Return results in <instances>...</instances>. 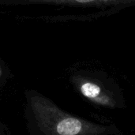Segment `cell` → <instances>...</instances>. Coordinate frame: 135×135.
<instances>
[{"mask_svg": "<svg viewBox=\"0 0 135 135\" xmlns=\"http://www.w3.org/2000/svg\"><path fill=\"white\" fill-rule=\"evenodd\" d=\"M73 80L81 96L93 104L112 109L124 107L122 91L109 78L93 74H81L75 76Z\"/></svg>", "mask_w": 135, "mask_h": 135, "instance_id": "obj_1", "label": "cell"}, {"mask_svg": "<svg viewBox=\"0 0 135 135\" xmlns=\"http://www.w3.org/2000/svg\"><path fill=\"white\" fill-rule=\"evenodd\" d=\"M2 68H1V66H0V76L2 75Z\"/></svg>", "mask_w": 135, "mask_h": 135, "instance_id": "obj_3", "label": "cell"}, {"mask_svg": "<svg viewBox=\"0 0 135 135\" xmlns=\"http://www.w3.org/2000/svg\"><path fill=\"white\" fill-rule=\"evenodd\" d=\"M135 3V0H0V6L55 5L75 6H117Z\"/></svg>", "mask_w": 135, "mask_h": 135, "instance_id": "obj_2", "label": "cell"}]
</instances>
